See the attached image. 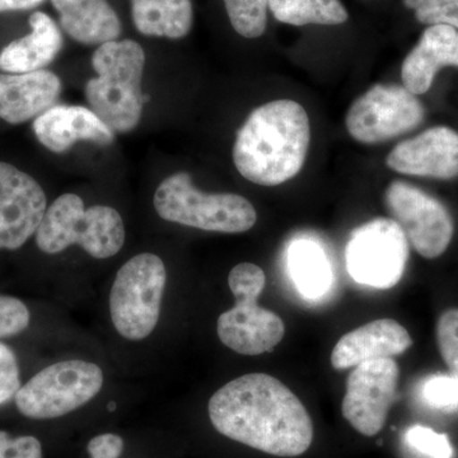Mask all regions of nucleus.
I'll return each instance as SVG.
<instances>
[{"label":"nucleus","mask_w":458,"mask_h":458,"mask_svg":"<svg viewBox=\"0 0 458 458\" xmlns=\"http://www.w3.org/2000/svg\"><path fill=\"white\" fill-rule=\"evenodd\" d=\"M208 411L216 432L273 456H301L312 445L309 411L285 385L265 373L223 386L210 397Z\"/></svg>","instance_id":"1"},{"label":"nucleus","mask_w":458,"mask_h":458,"mask_svg":"<svg viewBox=\"0 0 458 458\" xmlns=\"http://www.w3.org/2000/svg\"><path fill=\"white\" fill-rule=\"evenodd\" d=\"M311 125L302 105L278 99L255 108L237 132L233 162L256 185L278 186L302 170Z\"/></svg>","instance_id":"2"},{"label":"nucleus","mask_w":458,"mask_h":458,"mask_svg":"<svg viewBox=\"0 0 458 458\" xmlns=\"http://www.w3.org/2000/svg\"><path fill=\"white\" fill-rule=\"evenodd\" d=\"M144 64L143 47L132 40L105 42L93 54L98 78L86 84L87 101L113 131H134L140 122Z\"/></svg>","instance_id":"3"},{"label":"nucleus","mask_w":458,"mask_h":458,"mask_svg":"<svg viewBox=\"0 0 458 458\" xmlns=\"http://www.w3.org/2000/svg\"><path fill=\"white\" fill-rule=\"evenodd\" d=\"M35 236L36 245L45 254H59L77 245L104 260L123 249L125 225L114 208L93 205L86 209L78 195L64 194L47 208Z\"/></svg>","instance_id":"4"},{"label":"nucleus","mask_w":458,"mask_h":458,"mask_svg":"<svg viewBox=\"0 0 458 458\" xmlns=\"http://www.w3.org/2000/svg\"><path fill=\"white\" fill-rule=\"evenodd\" d=\"M265 284L264 270L251 262L238 264L229 273L228 285L236 303L219 316L216 333L221 342L238 354L255 357L273 352L284 337L283 319L258 304Z\"/></svg>","instance_id":"5"},{"label":"nucleus","mask_w":458,"mask_h":458,"mask_svg":"<svg viewBox=\"0 0 458 458\" xmlns=\"http://www.w3.org/2000/svg\"><path fill=\"white\" fill-rule=\"evenodd\" d=\"M153 205L165 221L222 233H242L258 221L254 205L236 194H207L192 185L188 172L159 183Z\"/></svg>","instance_id":"6"},{"label":"nucleus","mask_w":458,"mask_h":458,"mask_svg":"<svg viewBox=\"0 0 458 458\" xmlns=\"http://www.w3.org/2000/svg\"><path fill=\"white\" fill-rule=\"evenodd\" d=\"M167 283L165 262L140 254L117 271L110 292L111 319L123 339L140 342L155 331Z\"/></svg>","instance_id":"7"},{"label":"nucleus","mask_w":458,"mask_h":458,"mask_svg":"<svg viewBox=\"0 0 458 458\" xmlns=\"http://www.w3.org/2000/svg\"><path fill=\"white\" fill-rule=\"evenodd\" d=\"M102 386L104 372L98 364L80 360L57 361L33 376L14 400L27 418L55 419L82 408Z\"/></svg>","instance_id":"8"},{"label":"nucleus","mask_w":458,"mask_h":458,"mask_svg":"<svg viewBox=\"0 0 458 458\" xmlns=\"http://www.w3.org/2000/svg\"><path fill=\"white\" fill-rule=\"evenodd\" d=\"M408 238L394 219L376 218L352 231L346 246V267L355 282L390 289L405 273Z\"/></svg>","instance_id":"9"},{"label":"nucleus","mask_w":458,"mask_h":458,"mask_svg":"<svg viewBox=\"0 0 458 458\" xmlns=\"http://www.w3.org/2000/svg\"><path fill=\"white\" fill-rule=\"evenodd\" d=\"M424 114L423 104L405 87L376 84L352 102L345 125L352 140L360 143H384L414 131Z\"/></svg>","instance_id":"10"},{"label":"nucleus","mask_w":458,"mask_h":458,"mask_svg":"<svg viewBox=\"0 0 458 458\" xmlns=\"http://www.w3.org/2000/svg\"><path fill=\"white\" fill-rule=\"evenodd\" d=\"M386 208L400 225L415 251L424 259L445 254L454 233L447 208L423 190L394 181L385 194Z\"/></svg>","instance_id":"11"},{"label":"nucleus","mask_w":458,"mask_h":458,"mask_svg":"<svg viewBox=\"0 0 458 458\" xmlns=\"http://www.w3.org/2000/svg\"><path fill=\"white\" fill-rule=\"evenodd\" d=\"M399 378V366L393 358L355 367L346 381L343 417L363 436H377L397 399Z\"/></svg>","instance_id":"12"},{"label":"nucleus","mask_w":458,"mask_h":458,"mask_svg":"<svg viewBox=\"0 0 458 458\" xmlns=\"http://www.w3.org/2000/svg\"><path fill=\"white\" fill-rule=\"evenodd\" d=\"M47 209L38 181L0 162V250L21 249L36 234Z\"/></svg>","instance_id":"13"},{"label":"nucleus","mask_w":458,"mask_h":458,"mask_svg":"<svg viewBox=\"0 0 458 458\" xmlns=\"http://www.w3.org/2000/svg\"><path fill=\"white\" fill-rule=\"evenodd\" d=\"M386 164L410 176L454 179L458 176V132L447 126L428 129L397 144Z\"/></svg>","instance_id":"14"},{"label":"nucleus","mask_w":458,"mask_h":458,"mask_svg":"<svg viewBox=\"0 0 458 458\" xmlns=\"http://www.w3.org/2000/svg\"><path fill=\"white\" fill-rule=\"evenodd\" d=\"M411 345V336L399 322L375 319L345 334L336 343L331 352V364L335 369H348L364 361L396 357Z\"/></svg>","instance_id":"15"},{"label":"nucleus","mask_w":458,"mask_h":458,"mask_svg":"<svg viewBox=\"0 0 458 458\" xmlns=\"http://www.w3.org/2000/svg\"><path fill=\"white\" fill-rule=\"evenodd\" d=\"M33 131L42 146L55 153L66 152L81 140L108 146L114 140V131L92 110L65 105L38 114Z\"/></svg>","instance_id":"16"},{"label":"nucleus","mask_w":458,"mask_h":458,"mask_svg":"<svg viewBox=\"0 0 458 458\" xmlns=\"http://www.w3.org/2000/svg\"><path fill=\"white\" fill-rule=\"evenodd\" d=\"M445 66H458V30L447 25L428 27L401 68L403 87L412 95H424Z\"/></svg>","instance_id":"17"},{"label":"nucleus","mask_w":458,"mask_h":458,"mask_svg":"<svg viewBox=\"0 0 458 458\" xmlns=\"http://www.w3.org/2000/svg\"><path fill=\"white\" fill-rule=\"evenodd\" d=\"M62 92V82L49 71L0 74V119L22 123L49 110Z\"/></svg>","instance_id":"18"},{"label":"nucleus","mask_w":458,"mask_h":458,"mask_svg":"<svg viewBox=\"0 0 458 458\" xmlns=\"http://www.w3.org/2000/svg\"><path fill=\"white\" fill-rule=\"evenodd\" d=\"M32 32L11 42L0 53V69L8 73L25 74L41 71L53 63L63 47V36L55 21L44 12L30 17Z\"/></svg>","instance_id":"19"},{"label":"nucleus","mask_w":458,"mask_h":458,"mask_svg":"<svg viewBox=\"0 0 458 458\" xmlns=\"http://www.w3.org/2000/svg\"><path fill=\"white\" fill-rule=\"evenodd\" d=\"M60 16V26L73 40L83 45L114 41L122 22L107 0H51Z\"/></svg>","instance_id":"20"},{"label":"nucleus","mask_w":458,"mask_h":458,"mask_svg":"<svg viewBox=\"0 0 458 458\" xmlns=\"http://www.w3.org/2000/svg\"><path fill=\"white\" fill-rule=\"evenodd\" d=\"M131 14L146 36L179 40L192 27L191 0H131Z\"/></svg>","instance_id":"21"},{"label":"nucleus","mask_w":458,"mask_h":458,"mask_svg":"<svg viewBox=\"0 0 458 458\" xmlns=\"http://www.w3.org/2000/svg\"><path fill=\"white\" fill-rule=\"evenodd\" d=\"M288 267L297 288L307 297H319L331 283V267L321 247L298 241L289 247Z\"/></svg>","instance_id":"22"},{"label":"nucleus","mask_w":458,"mask_h":458,"mask_svg":"<svg viewBox=\"0 0 458 458\" xmlns=\"http://www.w3.org/2000/svg\"><path fill=\"white\" fill-rule=\"evenodd\" d=\"M267 7L279 22L292 26H336L349 18L340 0H267Z\"/></svg>","instance_id":"23"},{"label":"nucleus","mask_w":458,"mask_h":458,"mask_svg":"<svg viewBox=\"0 0 458 458\" xmlns=\"http://www.w3.org/2000/svg\"><path fill=\"white\" fill-rule=\"evenodd\" d=\"M231 25L238 35L258 38L267 25V0H223Z\"/></svg>","instance_id":"24"},{"label":"nucleus","mask_w":458,"mask_h":458,"mask_svg":"<svg viewBox=\"0 0 458 458\" xmlns=\"http://www.w3.org/2000/svg\"><path fill=\"white\" fill-rule=\"evenodd\" d=\"M423 25H447L458 30V0H403Z\"/></svg>","instance_id":"25"},{"label":"nucleus","mask_w":458,"mask_h":458,"mask_svg":"<svg viewBox=\"0 0 458 458\" xmlns=\"http://www.w3.org/2000/svg\"><path fill=\"white\" fill-rule=\"evenodd\" d=\"M421 397L430 408L445 410L458 409V378L450 375H434L421 386Z\"/></svg>","instance_id":"26"},{"label":"nucleus","mask_w":458,"mask_h":458,"mask_svg":"<svg viewBox=\"0 0 458 458\" xmlns=\"http://www.w3.org/2000/svg\"><path fill=\"white\" fill-rule=\"evenodd\" d=\"M437 343L452 376L458 378V309H450L437 322Z\"/></svg>","instance_id":"27"},{"label":"nucleus","mask_w":458,"mask_h":458,"mask_svg":"<svg viewBox=\"0 0 458 458\" xmlns=\"http://www.w3.org/2000/svg\"><path fill=\"white\" fill-rule=\"evenodd\" d=\"M406 443L430 458H452L454 447L447 434L434 432L432 428L412 426L406 432Z\"/></svg>","instance_id":"28"},{"label":"nucleus","mask_w":458,"mask_h":458,"mask_svg":"<svg viewBox=\"0 0 458 458\" xmlns=\"http://www.w3.org/2000/svg\"><path fill=\"white\" fill-rule=\"evenodd\" d=\"M30 319L31 315L22 301L0 294V339L23 333Z\"/></svg>","instance_id":"29"},{"label":"nucleus","mask_w":458,"mask_h":458,"mask_svg":"<svg viewBox=\"0 0 458 458\" xmlns=\"http://www.w3.org/2000/svg\"><path fill=\"white\" fill-rule=\"evenodd\" d=\"M21 387L16 354L4 343H0V406L16 397Z\"/></svg>","instance_id":"30"},{"label":"nucleus","mask_w":458,"mask_h":458,"mask_svg":"<svg viewBox=\"0 0 458 458\" xmlns=\"http://www.w3.org/2000/svg\"><path fill=\"white\" fill-rule=\"evenodd\" d=\"M0 458H42L41 443L35 437H12L0 430Z\"/></svg>","instance_id":"31"},{"label":"nucleus","mask_w":458,"mask_h":458,"mask_svg":"<svg viewBox=\"0 0 458 458\" xmlns=\"http://www.w3.org/2000/svg\"><path fill=\"white\" fill-rule=\"evenodd\" d=\"M90 458H120L123 451V441L117 434H99L89 443Z\"/></svg>","instance_id":"32"},{"label":"nucleus","mask_w":458,"mask_h":458,"mask_svg":"<svg viewBox=\"0 0 458 458\" xmlns=\"http://www.w3.org/2000/svg\"><path fill=\"white\" fill-rule=\"evenodd\" d=\"M44 0H0V13L2 12L27 11L38 7Z\"/></svg>","instance_id":"33"}]
</instances>
